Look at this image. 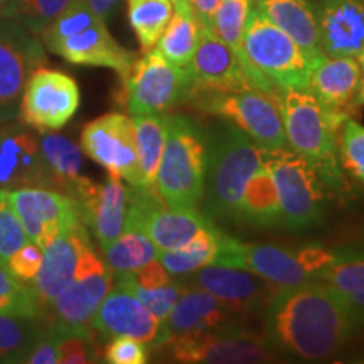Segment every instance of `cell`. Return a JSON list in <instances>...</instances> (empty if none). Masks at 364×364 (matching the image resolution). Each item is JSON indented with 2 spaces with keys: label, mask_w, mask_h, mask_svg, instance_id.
Segmentation results:
<instances>
[{
  "label": "cell",
  "mask_w": 364,
  "mask_h": 364,
  "mask_svg": "<svg viewBox=\"0 0 364 364\" xmlns=\"http://www.w3.org/2000/svg\"><path fill=\"white\" fill-rule=\"evenodd\" d=\"M113 282L115 273L88 238L81 248L75 277L49 307V329L61 339L66 336L97 339L91 318L112 290Z\"/></svg>",
  "instance_id": "6"
},
{
  "label": "cell",
  "mask_w": 364,
  "mask_h": 364,
  "mask_svg": "<svg viewBox=\"0 0 364 364\" xmlns=\"http://www.w3.org/2000/svg\"><path fill=\"white\" fill-rule=\"evenodd\" d=\"M39 149L51 177L53 189L68 196L75 194L76 186L83 179V150L71 139L54 132L41 134Z\"/></svg>",
  "instance_id": "30"
},
{
  "label": "cell",
  "mask_w": 364,
  "mask_h": 364,
  "mask_svg": "<svg viewBox=\"0 0 364 364\" xmlns=\"http://www.w3.org/2000/svg\"><path fill=\"white\" fill-rule=\"evenodd\" d=\"M321 49L326 56L358 58L364 49L363 0H317Z\"/></svg>",
  "instance_id": "23"
},
{
  "label": "cell",
  "mask_w": 364,
  "mask_h": 364,
  "mask_svg": "<svg viewBox=\"0 0 364 364\" xmlns=\"http://www.w3.org/2000/svg\"><path fill=\"white\" fill-rule=\"evenodd\" d=\"M318 280L348 307L356 322L364 327V245H344L332 250V260Z\"/></svg>",
  "instance_id": "26"
},
{
  "label": "cell",
  "mask_w": 364,
  "mask_h": 364,
  "mask_svg": "<svg viewBox=\"0 0 364 364\" xmlns=\"http://www.w3.org/2000/svg\"><path fill=\"white\" fill-rule=\"evenodd\" d=\"M255 2H258V0H255Z\"/></svg>",
  "instance_id": "54"
},
{
  "label": "cell",
  "mask_w": 364,
  "mask_h": 364,
  "mask_svg": "<svg viewBox=\"0 0 364 364\" xmlns=\"http://www.w3.org/2000/svg\"><path fill=\"white\" fill-rule=\"evenodd\" d=\"M206 130L186 115L169 117V132L156 176L157 194L166 206L199 209L206 177Z\"/></svg>",
  "instance_id": "5"
},
{
  "label": "cell",
  "mask_w": 364,
  "mask_h": 364,
  "mask_svg": "<svg viewBox=\"0 0 364 364\" xmlns=\"http://www.w3.org/2000/svg\"><path fill=\"white\" fill-rule=\"evenodd\" d=\"M7 193L24 226L27 238L41 250L65 231L85 225L78 199L61 191L19 188L9 189Z\"/></svg>",
  "instance_id": "15"
},
{
  "label": "cell",
  "mask_w": 364,
  "mask_h": 364,
  "mask_svg": "<svg viewBox=\"0 0 364 364\" xmlns=\"http://www.w3.org/2000/svg\"><path fill=\"white\" fill-rule=\"evenodd\" d=\"M115 282L125 285L127 289H129L130 292L134 294L161 322H164L169 317V314L172 309H174L177 300L181 299L186 287H188L182 277H176V279H172L169 284L156 287V289H144V287L135 285L134 282L127 277V273H115Z\"/></svg>",
  "instance_id": "40"
},
{
  "label": "cell",
  "mask_w": 364,
  "mask_h": 364,
  "mask_svg": "<svg viewBox=\"0 0 364 364\" xmlns=\"http://www.w3.org/2000/svg\"><path fill=\"white\" fill-rule=\"evenodd\" d=\"M136 161H139V188L150 189L156 184V176L161 162L164 145L169 132V115H134Z\"/></svg>",
  "instance_id": "31"
},
{
  "label": "cell",
  "mask_w": 364,
  "mask_h": 364,
  "mask_svg": "<svg viewBox=\"0 0 364 364\" xmlns=\"http://www.w3.org/2000/svg\"><path fill=\"white\" fill-rule=\"evenodd\" d=\"M29 241L7 189H0V265L6 267L9 258Z\"/></svg>",
  "instance_id": "42"
},
{
  "label": "cell",
  "mask_w": 364,
  "mask_h": 364,
  "mask_svg": "<svg viewBox=\"0 0 364 364\" xmlns=\"http://www.w3.org/2000/svg\"><path fill=\"white\" fill-rule=\"evenodd\" d=\"M206 130V177L199 209L213 221L238 223L247 182L262 166L263 150L243 130L223 120Z\"/></svg>",
  "instance_id": "2"
},
{
  "label": "cell",
  "mask_w": 364,
  "mask_h": 364,
  "mask_svg": "<svg viewBox=\"0 0 364 364\" xmlns=\"http://www.w3.org/2000/svg\"><path fill=\"white\" fill-rule=\"evenodd\" d=\"M102 252L113 273L134 272L159 257L156 245L135 228H127L112 243L102 247Z\"/></svg>",
  "instance_id": "36"
},
{
  "label": "cell",
  "mask_w": 364,
  "mask_h": 364,
  "mask_svg": "<svg viewBox=\"0 0 364 364\" xmlns=\"http://www.w3.org/2000/svg\"><path fill=\"white\" fill-rule=\"evenodd\" d=\"M46 63L48 54L39 36L19 22L0 17V124L19 117L27 80Z\"/></svg>",
  "instance_id": "12"
},
{
  "label": "cell",
  "mask_w": 364,
  "mask_h": 364,
  "mask_svg": "<svg viewBox=\"0 0 364 364\" xmlns=\"http://www.w3.org/2000/svg\"><path fill=\"white\" fill-rule=\"evenodd\" d=\"M263 334L277 356L329 361L361 329L324 282L280 290L263 314Z\"/></svg>",
  "instance_id": "1"
},
{
  "label": "cell",
  "mask_w": 364,
  "mask_h": 364,
  "mask_svg": "<svg viewBox=\"0 0 364 364\" xmlns=\"http://www.w3.org/2000/svg\"><path fill=\"white\" fill-rule=\"evenodd\" d=\"M49 327L48 317H21L0 314V363H24L33 346Z\"/></svg>",
  "instance_id": "33"
},
{
  "label": "cell",
  "mask_w": 364,
  "mask_h": 364,
  "mask_svg": "<svg viewBox=\"0 0 364 364\" xmlns=\"http://www.w3.org/2000/svg\"><path fill=\"white\" fill-rule=\"evenodd\" d=\"M223 231L216 225L199 231L189 243L174 252H159L157 260L172 277H186L215 262Z\"/></svg>",
  "instance_id": "34"
},
{
  "label": "cell",
  "mask_w": 364,
  "mask_h": 364,
  "mask_svg": "<svg viewBox=\"0 0 364 364\" xmlns=\"http://www.w3.org/2000/svg\"><path fill=\"white\" fill-rule=\"evenodd\" d=\"M149 361L147 344L134 338L118 336L105 346V363L110 364H145Z\"/></svg>",
  "instance_id": "43"
},
{
  "label": "cell",
  "mask_w": 364,
  "mask_h": 364,
  "mask_svg": "<svg viewBox=\"0 0 364 364\" xmlns=\"http://www.w3.org/2000/svg\"><path fill=\"white\" fill-rule=\"evenodd\" d=\"M122 80L127 110L132 117L171 112L188 100L191 91L188 68L172 65L156 48L136 58Z\"/></svg>",
  "instance_id": "9"
},
{
  "label": "cell",
  "mask_w": 364,
  "mask_h": 364,
  "mask_svg": "<svg viewBox=\"0 0 364 364\" xmlns=\"http://www.w3.org/2000/svg\"><path fill=\"white\" fill-rule=\"evenodd\" d=\"M363 71L356 58L324 56L314 63L309 91L329 115L348 120L356 110Z\"/></svg>",
  "instance_id": "22"
},
{
  "label": "cell",
  "mask_w": 364,
  "mask_h": 364,
  "mask_svg": "<svg viewBox=\"0 0 364 364\" xmlns=\"http://www.w3.org/2000/svg\"><path fill=\"white\" fill-rule=\"evenodd\" d=\"M124 273H127V277H129L135 285L144 287V289H156V287H162L169 284L172 280L171 273L166 270V267H164L157 258L156 260L145 263V265L136 268L134 272Z\"/></svg>",
  "instance_id": "46"
},
{
  "label": "cell",
  "mask_w": 364,
  "mask_h": 364,
  "mask_svg": "<svg viewBox=\"0 0 364 364\" xmlns=\"http://www.w3.org/2000/svg\"><path fill=\"white\" fill-rule=\"evenodd\" d=\"M241 268L257 273L277 289L287 290L306 285L314 279L300 263L297 253L265 243H240Z\"/></svg>",
  "instance_id": "28"
},
{
  "label": "cell",
  "mask_w": 364,
  "mask_h": 364,
  "mask_svg": "<svg viewBox=\"0 0 364 364\" xmlns=\"http://www.w3.org/2000/svg\"><path fill=\"white\" fill-rule=\"evenodd\" d=\"M260 11L306 53L312 63L324 58L317 12L311 0H258Z\"/></svg>",
  "instance_id": "27"
},
{
  "label": "cell",
  "mask_w": 364,
  "mask_h": 364,
  "mask_svg": "<svg viewBox=\"0 0 364 364\" xmlns=\"http://www.w3.org/2000/svg\"><path fill=\"white\" fill-rule=\"evenodd\" d=\"M88 238V228L83 225L65 231L43 248V263L31 285L46 312L75 277L81 248Z\"/></svg>",
  "instance_id": "25"
},
{
  "label": "cell",
  "mask_w": 364,
  "mask_h": 364,
  "mask_svg": "<svg viewBox=\"0 0 364 364\" xmlns=\"http://www.w3.org/2000/svg\"><path fill=\"white\" fill-rule=\"evenodd\" d=\"M41 263H43V250L33 241H27L24 247H21L9 258L6 267L16 279L31 284L38 275Z\"/></svg>",
  "instance_id": "44"
},
{
  "label": "cell",
  "mask_w": 364,
  "mask_h": 364,
  "mask_svg": "<svg viewBox=\"0 0 364 364\" xmlns=\"http://www.w3.org/2000/svg\"><path fill=\"white\" fill-rule=\"evenodd\" d=\"M356 59H358L359 66H361V71H363V75H364V49H363L361 53H359V56Z\"/></svg>",
  "instance_id": "50"
},
{
  "label": "cell",
  "mask_w": 364,
  "mask_h": 364,
  "mask_svg": "<svg viewBox=\"0 0 364 364\" xmlns=\"http://www.w3.org/2000/svg\"><path fill=\"white\" fill-rule=\"evenodd\" d=\"M363 358H364V354H363Z\"/></svg>",
  "instance_id": "56"
},
{
  "label": "cell",
  "mask_w": 364,
  "mask_h": 364,
  "mask_svg": "<svg viewBox=\"0 0 364 364\" xmlns=\"http://www.w3.org/2000/svg\"><path fill=\"white\" fill-rule=\"evenodd\" d=\"M253 6L255 0H223L221 6L218 7L215 17H213L211 26H209V29H211L223 43H226L236 54H238L241 63L247 68L252 85L253 76L243 53V38Z\"/></svg>",
  "instance_id": "37"
},
{
  "label": "cell",
  "mask_w": 364,
  "mask_h": 364,
  "mask_svg": "<svg viewBox=\"0 0 364 364\" xmlns=\"http://www.w3.org/2000/svg\"><path fill=\"white\" fill-rule=\"evenodd\" d=\"M255 88L275 98L285 90H309L314 63L255 4L243 38Z\"/></svg>",
  "instance_id": "4"
},
{
  "label": "cell",
  "mask_w": 364,
  "mask_h": 364,
  "mask_svg": "<svg viewBox=\"0 0 364 364\" xmlns=\"http://www.w3.org/2000/svg\"><path fill=\"white\" fill-rule=\"evenodd\" d=\"M188 70L191 76L189 97L208 91L253 88L247 68L241 63L238 54L204 26H201L198 46Z\"/></svg>",
  "instance_id": "17"
},
{
  "label": "cell",
  "mask_w": 364,
  "mask_h": 364,
  "mask_svg": "<svg viewBox=\"0 0 364 364\" xmlns=\"http://www.w3.org/2000/svg\"><path fill=\"white\" fill-rule=\"evenodd\" d=\"M238 324H245V321L228 311L216 297L188 285L169 317L162 322L159 348H164V344L176 336L199 334V332L226 329Z\"/></svg>",
  "instance_id": "24"
},
{
  "label": "cell",
  "mask_w": 364,
  "mask_h": 364,
  "mask_svg": "<svg viewBox=\"0 0 364 364\" xmlns=\"http://www.w3.org/2000/svg\"><path fill=\"white\" fill-rule=\"evenodd\" d=\"M73 0H7L0 9V17L16 21L31 33L41 36Z\"/></svg>",
  "instance_id": "38"
},
{
  "label": "cell",
  "mask_w": 364,
  "mask_h": 364,
  "mask_svg": "<svg viewBox=\"0 0 364 364\" xmlns=\"http://www.w3.org/2000/svg\"><path fill=\"white\" fill-rule=\"evenodd\" d=\"M129 22L134 29L142 53L156 48L167 24H169L174 2L172 0H127Z\"/></svg>",
  "instance_id": "35"
},
{
  "label": "cell",
  "mask_w": 364,
  "mask_h": 364,
  "mask_svg": "<svg viewBox=\"0 0 364 364\" xmlns=\"http://www.w3.org/2000/svg\"><path fill=\"white\" fill-rule=\"evenodd\" d=\"M339 162L343 169L364 184V125L348 118L339 130Z\"/></svg>",
  "instance_id": "41"
},
{
  "label": "cell",
  "mask_w": 364,
  "mask_h": 364,
  "mask_svg": "<svg viewBox=\"0 0 364 364\" xmlns=\"http://www.w3.org/2000/svg\"><path fill=\"white\" fill-rule=\"evenodd\" d=\"M361 86H364V75H363V80H361Z\"/></svg>",
  "instance_id": "53"
},
{
  "label": "cell",
  "mask_w": 364,
  "mask_h": 364,
  "mask_svg": "<svg viewBox=\"0 0 364 364\" xmlns=\"http://www.w3.org/2000/svg\"><path fill=\"white\" fill-rule=\"evenodd\" d=\"M216 223L199 209H174L166 206L156 188H129L127 228L140 230L159 248L174 252L189 243L199 231Z\"/></svg>",
  "instance_id": "10"
},
{
  "label": "cell",
  "mask_w": 364,
  "mask_h": 364,
  "mask_svg": "<svg viewBox=\"0 0 364 364\" xmlns=\"http://www.w3.org/2000/svg\"><path fill=\"white\" fill-rule=\"evenodd\" d=\"M6 2H7V0H0V9L4 7V4H6Z\"/></svg>",
  "instance_id": "52"
},
{
  "label": "cell",
  "mask_w": 364,
  "mask_h": 364,
  "mask_svg": "<svg viewBox=\"0 0 364 364\" xmlns=\"http://www.w3.org/2000/svg\"><path fill=\"white\" fill-rule=\"evenodd\" d=\"M0 314L21 317H48L33 285L21 282L0 265Z\"/></svg>",
  "instance_id": "39"
},
{
  "label": "cell",
  "mask_w": 364,
  "mask_h": 364,
  "mask_svg": "<svg viewBox=\"0 0 364 364\" xmlns=\"http://www.w3.org/2000/svg\"><path fill=\"white\" fill-rule=\"evenodd\" d=\"M73 198L78 199L86 228L98 240L100 248L112 243L125 230L129 188L120 179L108 177L105 182H93L83 177Z\"/></svg>",
  "instance_id": "21"
},
{
  "label": "cell",
  "mask_w": 364,
  "mask_h": 364,
  "mask_svg": "<svg viewBox=\"0 0 364 364\" xmlns=\"http://www.w3.org/2000/svg\"><path fill=\"white\" fill-rule=\"evenodd\" d=\"M358 100H359V103H364V86H359Z\"/></svg>",
  "instance_id": "51"
},
{
  "label": "cell",
  "mask_w": 364,
  "mask_h": 364,
  "mask_svg": "<svg viewBox=\"0 0 364 364\" xmlns=\"http://www.w3.org/2000/svg\"><path fill=\"white\" fill-rule=\"evenodd\" d=\"M91 327L100 338H134L150 349L161 344L162 322L127 289L113 282V287L91 318Z\"/></svg>",
  "instance_id": "18"
},
{
  "label": "cell",
  "mask_w": 364,
  "mask_h": 364,
  "mask_svg": "<svg viewBox=\"0 0 364 364\" xmlns=\"http://www.w3.org/2000/svg\"><path fill=\"white\" fill-rule=\"evenodd\" d=\"M275 102L284 122L289 149L317 172L322 186L341 189L338 142L346 120L327 113L309 90H285L277 93Z\"/></svg>",
  "instance_id": "3"
},
{
  "label": "cell",
  "mask_w": 364,
  "mask_h": 364,
  "mask_svg": "<svg viewBox=\"0 0 364 364\" xmlns=\"http://www.w3.org/2000/svg\"><path fill=\"white\" fill-rule=\"evenodd\" d=\"M363 2H364V0H363Z\"/></svg>",
  "instance_id": "57"
},
{
  "label": "cell",
  "mask_w": 364,
  "mask_h": 364,
  "mask_svg": "<svg viewBox=\"0 0 364 364\" xmlns=\"http://www.w3.org/2000/svg\"><path fill=\"white\" fill-rule=\"evenodd\" d=\"M48 51L58 54L71 65L110 68L124 78L136 61V54L118 44L108 31L107 22L98 21L86 26L66 38L44 46Z\"/></svg>",
  "instance_id": "20"
},
{
  "label": "cell",
  "mask_w": 364,
  "mask_h": 364,
  "mask_svg": "<svg viewBox=\"0 0 364 364\" xmlns=\"http://www.w3.org/2000/svg\"><path fill=\"white\" fill-rule=\"evenodd\" d=\"M262 166L270 172L280 199L284 225L306 233L324 220V191L317 172L290 149L263 150Z\"/></svg>",
  "instance_id": "7"
},
{
  "label": "cell",
  "mask_w": 364,
  "mask_h": 364,
  "mask_svg": "<svg viewBox=\"0 0 364 364\" xmlns=\"http://www.w3.org/2000/svg\"><path fill=\"white\" fill-rule=\"evenodd\" d=\"M81 150L110 177L140 186L132 117L112 112L90 122L81 132Z\"/></svg>",
  "instance_id": "16"
},
{
  "label": "cell",
  "mask_w": 364,
  "mask_h": 364,
  "mask_svg": "<svg viewBox=\"0 0 364 364\" xmlns=\"http://www.w3.org/2000/svg\"><path fill=\"white\" fill-rule=\"evenodd\" d=\"M201 33V24L196 19L188 0H176L174 12L159 38L156 49L167 61L181 68H189L191 59Z\"/></svg>",
  "instance_id": "32"
},
{
  "label": "cell",
  "mask_w": 364,
  "mask_h": 364,
  "mask_svg": "<svg viewBox=\"0 0 364 364\" xmlns=\"http://www.w3.org/2000/svg\"><path fill=\"white\" fill-rule=\"evenodd\" d=\"M53 189L39 149V136L24 124H0V189Z\"/></svg>",
  "instance_id": "19"
},
{
  "label": "cell",
  "mask_w": 364,
  "mask_h": 364,
  "mask_svg": "<svg viewBox=\"0 0 364 364\" xmlns=\"http://www.w3.org/2000/svg\"><path fill=\"white\" fill-rule=\"evenodd\" d=\"M177 363L255 364L275 361L277 353L267 343L265 334L238 324L226 329L184 334L164 344Z\"/></svg>",
  "instance_id": "11"
},
{
  "label": "cell",
  "mask_w": 364,
  "mask_h": 364,
  "mask_svg": "<svg viewBox=\"0 0 364 364\" xmlns=\"http://www.w3.org/2000/svg\"><path fill=\"white\" fill-rule=\"evenodd\" d=\"M98 361L95 339L83 336H66L59 341L58 364H86Z\"/></svg>",
  "instance_id": "45"
},
{
  "label": "cell",
  "mask_w": 364,
  "mask_h": 364,
  "mask_svg": "<svg viewBox=\"0 0 364 364\" xmlns=\"http://www.w3.org/2000/svg\"><path fill=\"white\" fill-rule=\"evenodd\" d=\"M182 279L189 287L211 294L241 321L263 317L268 304L280 292V289L247 268L216 263L199 268Z\"/></svg>",
  "instance_id": "14"
},
{
  "label": "cell",
  "mask_w": 364,
  "mask_h": 364,
  "mask_svg": "<svg viewBox=\"0 0 364 364\" xmlns=\"http://www.w3.org/2000/svg\"><path fill=\"white\" fill-rule=\"evenodd\" d=\"M118 2H120V0H85L86 6H88L95 14H98L105 22L115 14Z\"/></svg>",
  "instance_id": "49"
},
{
  "label": "cell",
  "mask_w": 364,
  "mask_h": 364,
  "mask_svg": "<svg viewBox=\"0 0 364 364\" xmlns=\"http://www.w3.org/2000/svg\"><path fill=\"white\" fill-rule=\"evenodd\" d=\"M255 230H273L284 225L280 199L273 179L265 167L253 172L243 191L240 204V221Z\"/></svg>",
  "instance_id": "29"
},
{
  "label": "cell",
  "mask_w": 364,
  "mask_h": 364,
  "mask_svg": "<svg viewBox=\"0 0 364 364\" xmlns=\"http://www.w3.org/2000/svg\"><path fill=\"white\" fill-rule=\"evenodd\" d=\"M59 341L61 338L54 334L49 329L46 331L44 336H41L38 343L33 346L29 354H27L26 361L27 364H58L59 358Z\"/></svg>",
  "instance_id": "47"
},
{
  "label": "cell",
  "mask_w": 364,
  "mask_h": 364,
  "mask_svg": "<svg viewBox=\"0 0 364 364\" xmlns=\"http://www.w3.org/2000/svg\"><path fill=\"white\" fill-rule=\"evenodd\" d=\"M81 102L75 78L41 66L27 80L19 105V120L39 134L58 132L70 124Z\"/></svg>",
  "instance_id": "13"
},
{
  "label": "cell",
  "mask_w": 364,
  "mask_h": 364,
  "mask_svg": "<svg viewBox=\"0 0 364 364\" xmlns=\"http://www.w3.org/2000/svg\"><path fill=\"white\" fill-rule=\"evenodd\" d=\"M188 2L191 9H193L196 19H198L199 24L204 27H209L223 0H188Z\"/></svg>",
  "instance_id": "48"
},
{
  "label": "cell",
  "mask_w": 364,
  "mask_h": 364,
  "mask_svg": "<svg viewBox=\"0 0 364 364\" xmlns=\"http://www.w3.org/2000/svg\"><path fill=\"white\" fill-rule=\"evenodd\" d=\"M188 102L199 112L231 122L262 150L289 149L275 98L257 88L194 93Z\"/></svg>",
  "instance_id": "8"
},
{
  "label": "cell",
  "mask_w": 364,
  "mask_h": 364,
  "mask_svg": "<svg viewBox=\"0 0 364 364\" xmlns=\"http://www.w3.org/2000/svg\"><path fill=\"white\" fill-rule=\"evenodd\" d=\"M172 2H176V0H172Z\"/></svg>",
  "instance_id": "55"
}]
</instances>
